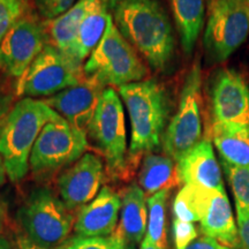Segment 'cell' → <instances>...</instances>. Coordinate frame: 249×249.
Returning a JSON list of instances; mask_svg holds the SVG:
<instances>
[{
	"mask_svg": "<svg viewBox=\"0 0 249 249\" xmlns=\"http://www.w3.org/2000/svg\"><path fill=\"white\" fill-rule=\"evenodd\" d=\"M113 22L151 68L165 71L172 62L176 40L172 24L158 0H108Z\"/></svg>",
	"mask_w": 249,
	"mask_h": 249,
	"instance_id": "1",
	"label": "cell"
},
{
	"mask_svg": "<svg viewBox=\"0 0 249 249\" xmlns=\"http://www.w3.org/2000/svg\"><path fill=\"white\" fill-rule=\"evenodd\" d=\"M119 95L130 121L129 155L135 157L157 150L170 116L166 90L157 81L145 80L120 87Z\"/></svg>",
	"mask_w": 249,
	"mask_h": 249,
	"instance_id": "2",
	"label": "cell"
},
{
	"mask_svg": "<svg viewBox=\"0 0 249 249\" xmlns=\"http://www.w3.org/2000/svg\"><path fill=\"white\" fill-rule=\"evenodd\" d=\"M59 116L44 101L22 98L15 103L0 132V156L12 182H20L30 170V156L38 135Z\"/></svg>",
	"mask_w": 249,
	"mask_h": 249,
	"instance_id": "3",
	"label": "cell"
},
{
	"mask_svg": "<svg viewBox=\"0 0 249 249\" xmlns=\"http://www.w3.org/2000/svg\"><path fill=\"white\" fill-rule=\"evenodd\" d=\"M83 75L103 87L118 88L140 82L148 75L147 66L118 30L113 18H110L104 36L83 66Z\"/></svg>",
	"mask_w": 249,
	"mask_h": 249,
	"instance_id": "4",
	"label": "cell"
},
{
	"mask_svg": "<svg viewBox=\"0 0 249 249\" xmlns=\"http://www.w3.org/2000/svg\"><path fill=\"white\" fill-rule=\"evenodd\" d=\"M24 235L42 247L54 249L68 240L74 218L64 202L46 187L30 192L18 211Z\"/></svg>",
	"mask_w": 249,
	"mask_h": 249,
	"instance_id": "5",
	"label": "cell"
},
{
	"mask_svg": "<svg viewBox=\"0 0 249 249\" xmlns=\"http://www.w3.org/2000/svg\"><path fill=\"white\" fill-rule=\"evenodd\" d=\"M249 0H209L204 49L211 64L225 61L247 39Z\"/></svg>",
	"mask_w": 249,
	"mask_h": 249,
	"instance_id": "6",
	"label": "cell"
},
{
	"mask_svg": "<svg viewBox=\"0 0 249 249\" xmlns=\"http://www.w3.org/2000/svg\"><path fill=\"white\" fill-rule=\"evenodd\" d=\"M202 75L198 62L193 65L183 82L178 110L163 136L164 151L174 161L202 141Z\"/></svg>",
	"mask_w": 249,
	"mask_h": 249,
	"instance_id": "7",
	"label": "cell"
},
{
	"mask_svg": "<svg viewBox=\"0 0 249 249\" xmlns=\"http://www.w3.org/2000/svg\"><path fill=\"white\" fill-rule=\"evenodd\" d=\"M88 148L87 133L58 116L49 121L37 138L30 156V170L45 176L74 164Z\"/></svg>",
	"mask_w": 249,
	"mask_h": 249,
	"instance_id": "8",
	"label": "cell"
},
{
	"mask_svg": "<svg viewBox=\"0 0 249 249\" xmlns=\"http://www.w3.org/2000/svg\"><path fill=\"white\" fill-rule=\"evenodd\" d=\"M107 160L108 171L113 176L124 173L127 167V135L123 102L111 87L104 89L88 130Z\"/></svg>",
	"mask_w": 249,
	"mask_h": 249,
	"instance_id": "9",
	"label": "cell"
},
{
	"mask_svg": "<svg viewBox=\"0 0 249 249\" xmlns=\"http://www.w3.org/2000/svg\"><path fill=\"white\" fill-rule=\"evenodd\" d=\"M81 67L57 49L45 45L18 81L15 92L23 98L51 97L82 82L85 75Z\"/></svg>",
	"mask_w": 249,
	"mask_h": 249,
	"instance_id": "10",
	"label": "cell"
},
{
	"mask_svg": "<svg viewBox=\"0 0 249 249\" xmlns=\"http://www.w3.org/2000/svg\"><path fill=\"white\" fill-rule=\"evenodd\" d=\"M180 194L186 207L200 223L202 234L231 248H239L238 226L225 191L183 185Z\"/></svg>",
	"mask_w": 249,
	"mask_h": 249,
	"instance_id": "11",
	"label": "cell"
},
{
	"mask_svg": "<svg viewBox=\"0 0 249 249\" xmlns=\"http://www.w3.org/2000/svg\"><path fill=\"white\" fill-rule=\"evenodd\" d=\"M45 45L43 21L28 11L0 42V71L18 81Z\"/></svg>",
	"mask_w": 249,
	"mask_h": 249,
	"instance_id": "12",
	"label": "cell"
},
{
	"mask_svg": "<svg viewBox=\"0 0 249 249\" xmlns=\"http://www.w3.org/2000/svg\"><path fill=\"white\" fill-rule=\"evenodd\" d=\"M211 124L249 129V87L233 68L218 70L209 87Z\"/></svg>",
	"mask_w": 249,
	"mask_h": 249,
	"instance_id": "13",
	"label": "cell"
},
{
	"mask_svg": "<svg viewBox=\"0 0 249 249\" xmlns=\"http://www.w3.org/2000/svg\"><path fill=\"white\" fill-rule=\"evenodd\" d=\"M104 180V164L99 156L86 152L59 176L57 186L68 210L85 207L98 193Z\"/></svg>",
	"mask_w": 249,
	"mask_h": 249,
	"instance_id": "14",
	"label": "cell"
},
{
	"mask_svg": "<svg viewBox=\"0 0 249 249\" xmlns=\"http://www.w3.org/2000/svg\"><path fill=\"white\" fill-rule=\"evenodd\" d=\"M104 89L98 82L85 77L79 85L62 90L44 102L71 124L87 133Z\"/></svg>",
	"mask_w": 249,
	"mask_h": 249,
	"instance_id": "15",
	"label": "cell"
},
{
	"mask_svg": "<svg viewBox=\"0 0 249 249\" xmlns=\"http://www.w3.org/2000/svg\"><path fill=\"white\" fill-rule=\"evenodd\" d=\"M120 210V195L104 186L91 202L81 208L74 231L77 235L108 238L116 232Z\"/></svg>",
	"mask_w": 249,
	"mask_h": 249,
	"instance_id": "16",
	"label": "cell"
},
{
	"mask_svg": "<svg viewBox=\"0 0 249 249\" xmlns=\"http://www.w3.org/2000/svg\"><path fill=\"white\" fill-rule=\"evenodd\" d=\"M177 174L179 183L225 191L219 163L208 139L202 140L177 161Z\"/></svg>",
	"mask_w": 249,
	"mask_h": 249,
	"instance_id": "17",
	"label": "cell"
},
{
	"mask_svg": "<svg viewBox=\"0 0 249 249\" xmlns=\"http://www.w3.org/2000/svg\"><path fill=\"white\" fill-rule=\"evenodd\" d=\"M148 227V204L145 193L136 183L127 187L121 196L120 224L116 232L127 245L141 244Z\"/></svg>",
	"mask_w": 249,
	"mask_h": 249,
	"instance_id": "18",
	"label": "cell"
},
{
	"mask_svg": "<svg viewBox=\"0 0 249 249\" xmlns=\"http://www.w3.org/2000/svg\"><path fill=\"white\" fill-rule=\"evenodd\" d=\"M112 18L108 0H91L76 39L71 48L70 59L79 66L99 44Z\"/></svg>",
	"mask_w": 249,
	"mask_h": 249,
	"instance_id": "19",
	"label": "cell"
},
{
	"mask_svg": "<svg viewBox=\"0 0 249 249\" xmlns=\"http://www.w3.org/2000/svg\"><path fill=\"white\" fill-rule=\"evenodd\" d=\"M91 0H79L73 7L52 20L43 21L45 44L57 49L70 58L80 26L85 18Z\"/></svg>",
	"mask_w": 249,
	"mask_h": 249,
	"instance_id": "20",
	"label": "cell"
},
{
	"mask_svg": "<svg viewBox=\"0 0 249 249\" xmlns=\"http://www.w3.org/2000/svg\"><path fill=\"white\" fill-rule=\"evenodd\" d=\"M180 43L187 55L192 54L205 18V0H169Z\"/></svg>",
	"mask_w": 249,
	"mask_h": 249,
	"instance_id": "21",
	"label": "cell"
},
{
	"mask_svg": "<svg viewBox=\"0 0 249 249\" xmlns=\"http://www.w3.org/2000/svg\"><path fill=\"white\" fill-rule=\"evenodd\" d=\"M177 165L169 156L148 152L142 160L139 172V186L148 195L166 191L178 185Z\"/></svg>",
	"mask_w": 249,
	"mask_h": 249,
	"instance_id": "22",
	"label": "cell"
},
{
	"mask_svg": "<svg viewBox=\"0 0 249 249\" xmlns=\"http://www.w3.org/2000/svg\"><path fill=\"white\" fill-rule=\"evenodd\" d=\"M211 138L220 160L234 166H249V129L211 124Z\"/></svg>",
	"mask_w": 249,
	"mask_h": 249,
	"instance_id": "23",
	"label": "cell"
},
{
	"mask_svg": "<svg viewBox=\"0 0 249 249\" xmlns=\"http://www.w3.org/2000/svg\"><path fill=\"white\" fill-rule=\"evenodd\" d=\"M170 191H161L149 196L148 204V227L145 236L157 245L160 249H169L166 230V205Z\"/></svg>",
	"mask_w": 249,
	"mask_h": 249,
	"instance_id": "24",
	"label": "cell"
},
{
	"mask_svg": "<svg viewBox=\"0 0 249 249\" xmlns=\"http://www.w3.org/2000/svg\"><path fill=\"white\" fill-rule=\"evenodd\" d=\"M234 197L236 211H249V166H234L220 160Z\"/></svg>",
	"mask_w": 249,
	"mask_h": 249,
	"instance_id": "25",
	"label": "cell"
},
{
	"mask_svg": "<svg viewBox=\"0 0 249 249\" xmlns=\"http://www.w3.org/2000/svg\"><path fill=\"white\" fill-rule=\"evenodd\" d=\"M28 11V0H0V42L9 28Z\"/></svg>",
	"mask_w": 249,
	"mask_h": 249,
	"instance_id": "26",
	"label": "cell"
},
{
	"mask_svg": "<svg viewBox=\"0 0 249 249\" xmlns=\"http://www.w3.org/2000/svg\"><path fill=\"white\" fill-rule=\"evenodd\" d=\"M172 235L174 241V248L186 249L197 238V229H196L194 223L182 222V220L173 218Z\"/></svg>",
	"mask_w": 249,
	"mask_h": 249,
	"instance_id": "27",
	"label": "cell"
},
{
	"mask_svg": "<svg viewBox=\"0 0 249 249\" xmlns=\"http://www.w3.org/2000/svg\"><path fill=\"white\" fill-rule=\"evenodd\" d=\"M61 249H113L111 236H83L75 235L68 239Z\"/></svg>",
	"mask_w": 249,
	"mask_h": 249,
	"instance_id": "28",
	"label": "cell"
},
{
	"mask_svg": "<svg viewBox=\"0 0 249 249\" xmlns=\"http://www.w3.org/2000/svg\"><path fill=\"white\" fill-rule=\"evenodd\" d=\"M77 1L79 0H35V5L40 17L52 20L67 12Z\"/></svg>",
	"mask_w": 249,
	"mask_h": 249,
	"instance_id": "29",
	"label": "cell"
},
{
	"mask_svg": "<svg viewBox=\"0 0 249 249\" xmlns=\"http://www.w3.org/2000/svg\"><path fill=\"white\" fill-rule=\"evenodd\" d=\"M17 95L15 90L5 80V77L0 74V132L6 123L9 112L14 105V96Z\"/></svg>",
	"mask_w": 249,
	"mask_h": 249,
	"instance_id": "30",
	"label": "cell"
},
{
	"mask_svg": "<svg viewBox=\"0 0 249 249\" xmlns=\"http://www.w3.org/2000/svg\"><path fill=\"white\" fill-rule=\"evenodd\" d=\"M239 248L249 249V211H236Z\"/></svg>",
	"mask_w": 249,
	"mask_h": 249,
	"instance_id": "31",
	"label": "cell"
},
{
	"mask_svg": "<svg viewBox=\"0 0 249 249\" xmlns=\"http://www.w3.org/2000/svg\"><path fill=\"white\" fill-rule=\"evenodd\" d=\"M186 249H234L231 247H227V246L220 244L217 240H214L209 236L202 235L200 238H196L191 245L188 246Z\"/></svg>",
	"mask_w": 249,
	"mask_h": 249,
	"instance_id": "32",
	"label": "cell"
},
{
	"mask_svg": "<svg viewBox=\"0 0 249 249\" xmlns=\"http://www.w3.org/2000/svg\"><path fill=\"white\" fill-rule=\"evenodd\" d=\"M15 246H17V249H50V248L42 247V246L35 244V242L31 241L30 239L27 238L24 234L18 236L17 241H15Z\"/></svg>",
	"mask_w": 249,
	"mask_h": 249,
	"instance_id": "33",
	"label": "cell"
},
{
	"mask_svg": "<svg viewBox=\"0 0 249 249\" xmlns=\"http://www.w3.org/2000/svg\"><path fill=\"white\" fill-rule=\"evenodd\" d=\"M111 239L112 244H113V249H135V247H133V246L127 245L118 232H114L111 235Z\"/></svg>",
	"mask_w": 249,
	"mask_h": 249,
	"instance_id": "34",
	"label": "cell"
},
{
	"mask_svg": "<svg viewBox=\"0 0 249 249\" xmlns=\"http://www.w3.org/2000/svg\"><path fill=\"white\" fill-rule=\"evenodd\" d=\"M0 249H17V246L6 236L0 235Z\"/></svg>",
	"mask_w": 249,
	"mask_h": 249,
	"instance_id": "35",
	"label": "cell"
},
{
	"mask_svg": "<svg viewBox=\"0 0 249 249\" xmlns=\"http://www.w3.org/2000/svg\"><path fill=\"white\" fill-rule=\"evenodd\" d=\"M6 177H7V172H6L5 163L2 157L0 156V187L4 186V183L6 182Z\"/></svg>",
	"mask_w": 249,
	"mask_h": 249,
	"instance_id": "36",
	"label": "cell"
},
{
	"mask_svg": "<svg viewBox=\"0 0 249 249\" xmlns=\"http://www.w3.org/2000/svg\"><path fill=\"white\" fill-rule=\"evenodd\" d=\"M139 249H160V248L158 247L157 245H155L154 242L149 240L147 236H144V239H143L141 244H140Z\"/></svg>",
	"mask_w": 249,
	"mask_h": 249,
	"instance_id": "37",
	"label": "cell"
},
{
	"mask_svg": "<svg viewBox=\"0 0 249 249\" xmlns=\"http://www.w3.org/2000/svg\"><path fill=\"white\" fill-rule=\"evenodd\" d=\"M4 220H5V209H4V204H2L1 200H0V232L2 231V227H4Z\"/></svg>",
	"mask_w": 249,
	"mask_h": 249,
	"instance_id": "38",
	"label": "cell"
},
{
	"mask_svg": "<svg viewBox=\"0 0 249 249\" xmlns=\"http://www.w3.org/2000/svg\"><path fill=\"white\" fill-rule=\"evenodd\" d=\"M57 249H61V246H60V247H58V248H57Z\"/></svg>",
	"mask_w": 249,
	"mask_h": 249,
	"instance_id": "39",
	"label": "cell"
}]
</instances>
